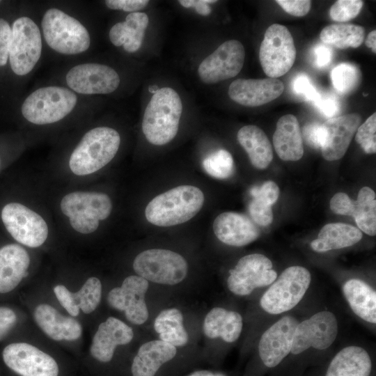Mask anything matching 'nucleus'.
I'll return each instance as SVG.
<instances>
[{
	"label": "nucleus",
	"mask_w": 376,
	"mask_h": 376,
	"mask_svg": "<svg viewBox=\"0 0 376 376\" xmlns=\"http://www.w3.org/2000/svg\"><path fill=\"white\" fill-rule=\"evenodd\" d=\"M204 201V194L199 188L191 185L178 186L152 198L146 207V218L148 222L158 226L181 224L200 211Z\"/></svg>",
	"instance_id": "1"
},
{
	"label": "nucleus",
	"mask_w": 376,
	"mask_h": 376,
	"mask_svg": "<svg viewBox=\"0 0 376 376\" xmlns=\"http://www.w3.org/2000/svg\"><path fill=\"white\" fill-rule=\"evenodd\" d=\"M182 112V103L174 89L163 87L154 93L142 120V131L148 142L163 146L172 141L178 133Z\"/></svg>",
	"instance_id": "2"
},
{
	"label": "nucleus",
	"mask_w": 376,
	"mask_h": 376,
	"mask_svg": "<svg viewBox=\"0 0 376 376\" xmlns=\"http://www.w3.org/2000/svg\"><path fill=\"white\" fill-rule=\"evenodd\" d=\"M120 143V134L111 127L101 126L90 130L70 155V170L77 175L99 171L115 157Z\"/></svg>",
	"instance_id": "3"
},
{
	"label": "nucleus",
	"mask_w": 376,
	"mask_h": 376,
	"mask_svg": "<svg viewBox=\"0 0 376 376\" xmlns=\"http://www.w3.org/2000/svg\"><path fill=\"white\" fill-rule=\"evenodd\" d=\"M41 29L48 46L61 54H79L90 47L91 36L86 26L59 8H50L45 12Z\"/></svg>",
	"instance_id": "4"
},
{
	"label": "nucleus",
	"mask_w": 376,
	"mask_h": 376,
	"mask_svg": "<svg viewBox=\"0 0 376 376\" xmlns=\"http://www.w3.org/2000/svg\"><path fill=\"white\" fill-rule=\"evenodd\" d=\"M77 95L68 87L47 86L31 93L21 106L22 116L29 123L42 125L65 118L76 107Z\"/></svg>",
	"instance_id": "5"
},
{
	"label": "nucleus",
	"mask_w": 376,
	"mask_h": 376,
	"mask_svg": "<svg viewBox=\"0 0 376 376\" xmlns=\"http://www.w3.org/2000/svg\"><path fill=\"white\" fill-rule=\"evenodd\" d=\"M311 281V273L305 267L295 265L286 268L261 297L260 307L272 315L292 309L305 295Z\"/></svg>",
	"instance_id": "6"
},
{
	"label": "nucleus",
	"mask_w": 376,
	"mask_h": 376,
	"mask_svg": "<svg viewBox=\"0 0 376 376\" xmlns=\"http://www.w3.org/2000/svg\"><path fill=\"white\" fill-rule=\"evenodd\" d=\"M111 209L110 198L99 192L70 193L61 202V210L69 217L71 226L83 234H89L96 230L99 221L107 219Z\"/></svg>",
	"instance_id": "7"
},
{
	"label": "nucleus",
	"mask_w": 376,
	"mask_h": 376,
	"mask_svg": "<svg viewBox=\"0 0 376 376\" xmlns=\"http://www.w3.org/2000/svg\"><path fill=\"white\" fill-rule=\"evenodd\" d=\"M138 276L148 281L173 285L187 276L188 265L180 254L164 249H150L139 253L133 262Z\"/></svg>",
	"instance_id": "8"
},
{
	"label": "nucleus",
	"mask_w": 376,
	"mask_h": 376,
	"mask_svg": "<svg viewBox=\"0 0 376 376\" xmlns=\"http://www.w3.org/2000/svg\"><path fill=\"white\" fill-rule=\"evenodd\" d=\"M11 29L10 66L16 75L25 76L34 69L41 57V31L37 24L27 16L17 18Z\"/></svg>",
	"instance_id": "9"
},
{
	"label": "nucleus",
	"mask_w": 376,
	"mask_h": 376,
	"mask_svg": "<svg viewBox=\"0 0 376 376\" xmlns=\"http://www.w3.org/2000/svg\"><path fill=\"white\" fill-rule=\"evenodd\" d=\"M296 48L290 31L283 25L273 24L266 30L259 52L264 72L269 78L281 77L293 65Z\"/></svg>",
	"instance_id": "10"
},
{
	"label": "nucleus",
	"mask_w": 376,
	"mask_h": 376,
	"mask_svg": "<svg viewBox=\"0 0 376 376\" xmlns=\"http://www.w3.org/2000/svg\"><path fill=\"white\" fill-rule=\"evenodd\" d=\"M276 278L272 261L263 254L252 253L242 257L230 270L227 286L234 295L246 296L256 288L271 285Z\"/></svg>",
	"instance_id": "11"
},
{
	"label": "nucleus",
	"mask_w": 376,
	"mask_h": 376,
	"mask_svg": "<svg viewBox=\"0 0 376 376\" xmlns=\"http://www.w3.org/2000/svg\"><path fill=\"white\" fill-rule=\"evenodd\" d=\"M1 219L11 236L27 246L38 247L47 237L48 227L43 218L21 203L6 205L1 211Z\"/></svg>",
	"instance_id": "12"
},
{
	"label": "nucleus",
	"mask_w": 376,
	"mask_h": 376,
	"mask_svg": "<svg viewBox=\"0 0 376 376\" xmlns=\"http://www.w3.org/2000/svg\"><path fill=\"white\" fill-rule=\"evenodd\" d=\"M68 88L76 94L100 95L114 92L120 79L110 66L97 63H84L71 68L65 75Z\"/></svg>",
	"instance_id": "13"
},
{
	"label": "nucleus",
	"mask_w": 376,
	"mask_h": 376,
	"mask_svg": "<svg viewBox=\"0 0 376 376\" xmlns=\"http://www.w3.org/2000/svg\"><path fill=\"white\" fill-rule=\"evenodd\" d=\"M338 330V322L333 313L318 312L298 323L290 352L299 354L311 347L325 350L335 341Z\"/></svg>",
	"instance_id": "14"
},
{
	"label": "nucleus",
	"mask_w": 376,
	"mask_h": 376,
	"mask_svg": "<svg viewBox=\"0 0 376 376\" xmlns=\"http://www.w3.org/2000/svg\"><path fill=\"white\" fill-rule=\"evenodd\" d=\"M244 58L242 44L236 40H227L203 60L198 68V76L207 84L230 79L240 72Z\"/></svg>",
	"instance_id": "15"
},
{
	"label": "nucleus",
	"mask_w": 376,
	"mask_h": 376,
	"mask_svg": "<svg viewBox=\"0 0 376 376\" xmlns=\"http://www.w3.org/2000/svg\"><path fill=\"white\" fill-rule=\"evenodd\" d=\"M149 282L138 276L126 277L121 286L113 288L108 294L107 301L113 308L123 311L131 323L140 325L145 323L148 317V309L145 297Z\"/></svg>",
	"instance_id": "16"
},
{
	"label": "nucleus",
	"mask_w": 376,
	"mask_h": 376,
	"mask_svg": "<svg viewBox=\"0 0 376 376\" xmlns=\"http://www.w3.org/2000/svg\"><path fill=\"white\" fill-rule=\"evenodd\" d=\"M2 355L6 365L21 376H58L56 361L32 345L11 343L4 348Z\"/></svg>",
	"instance_id": "17"
},
{
	"label": "nucleus",
	"mask_w": 376,
	"mask_h": 376,
	"mask_svg": "<svg viewBox=\"0 0 376 376\" xmlns=\"http://www.w3.org/2000/svg\"><path fill=\"white\" fill-rule=\"evenodd\" d=\"M298 323L293 316H283L263 334L258 353L265 366L276 367L290 353Z\"/></svg>",
	"instance_id": "18"
},
{
	"label": "nucleus",
	"mask_w": 376,
	"mask_h": 376,
	"mask_svg": "<svg viewBox=\"0 0 376 376\" xmlns=\"http://www.w3.org/2000/svg\"><path fill=\"white\" fill-rule=\"evenodd\" d=\"M376 196L368 187H362L356 201L343 192L336 194L330 201V208L336 214L352 216L361 231L376 234Z\"/></svg>",
	"instance_id": "19"
},
{
	"label": "nucleus",
	"mask_w": 376,
	"mask_h": 376,
	"mask_svg": "<svg viewBox=\"0 0 376 376\" xmlns=\"http://www.w3.org/2000/svg\"><path fill=\"white\" fill-rule=\"evenodd\" d=\"M283 91L284 84L278 79H238L230 84L228 93L234 102L254 107L276 99Z\"/></svg>",
	"instance_id": "20"
},
{
	"label": "nucleus",
	"mask_w": 376,
	"mask_h": 376,
	"mask_svg": "<svg viewBox=\"0 0 376 376\" xmlns=\"http://www.w3.org/2000/svg\"><path fill=\"white\" fill-rule=\"evenodd\" d=\"M361 121L358 113H349L329 118L323 123L326 136L321 150L326 160H337L345 154Z\"/></svg>",
	"instance_id": "21"
},
{
	"label": "nucleus",
	"mask_w": 376,
	"mask_h": 376,
	"mask_svg": "<svg viewBox=\"0 0 376 376\" xmlns=\"http://www.w3.org/2000/svg\"><path fill=\"white\" fill-rule=\"evenodd\" d=\"M133 337L130 326L118 318L109 317L99 325L93 336L91 354L101 362L110 361L117 346L130 343Z\"/></svg>",
	"instance_id": "22"
},
{
	"label": "nucleus",
	"mask_w": 376,
	"mask_h": 376,
	"mask_svg": "<svg viewBox=\"0 0 376 376\" xmlns=\"http://www.w3.org/2000/svg\"><path fill=\"white\" fill-rule=\"evenodd\" d=\"M214 235L221 242L233 246H243L260 235L258 228L246 215L226 212L218 215L213 223Z\"/></svg>",
	"instance_id": "23"
},
{
	"label": "nucleus",
	"mask_w": 376,
	"mask_h": 376,
	"mask_svg": "<svg viewBox=\"0 0 376 376\" xmlns=\"http://www.w3.org/2000/svg\"><path fill=\"white\" fill-rule=\"evenodd\" d=\"M54 292L61 305L70 315L76 317L80 309L86 314L95 310L101 299L102 283L97 278L91 277L77 292H70L63 285L55 286Z\"/></svg>",
	"instance_id": "24"
},
{
	"label": "nucleus",
	"mask_w": 376,
	"mask_h": 376,
	"mask_svg": "<svg viewBox=\"0 0 376 376\" xmlns=\"http://www.w3.org/2000/svg\"><path fill=\"white\" fill-rule=\"evenodd\" d=\"M34 319L43 332L54 340H75L81 335V326L75 319L61 315L49 304L38 305Z\"/></svg>",
	"instance_id": "25"
},
{
	"label": "nucleus",
	"mask_w": 376,
	"mask_h": 376,
	"mask_svg": "<svg viewBox=\"0 0 376 376\" xmlns=\"http://www.w3.org/2000/svg\"><path fill=\"white\" fill-rule=\"evenodd\" d=\"M177 354L175 346L161 340L142 344L133 359L132 376H155L160 367L173 359Z\"/></svg>",
	"instance_id": "26"
},
{
	"label": "nucleus",
	"mask_w": 376,
	"mask_h": 376,
	"mask_svg": "<svg viewBox=\"0 0 376 376\" xmlns=\"http://www.w3.org/2000/svg\"><path fill=\"white\" fill-rule=\"evenodd\" d=\"M29 263V256L21 246L12 244L0 249V293L17 286L26 276Z\"/></svg>",
	"instance_id": "27"
},
{
	"label": "nucleus",
	"mask_w": 376,
	"mask_h": 376,
	"mask_svg": "<svg viewBox=\"0 0 376 376\" xmlns=\"http://www.w3.org/2000/svg\"><path fill=\"white\" fill-rule=\"evenodd\" d=\"M273 145L282 160L297 161L302 157V135L295 116L286 114L278 120L273 135Z\"/></svg>",
	"instance_id": "28"
},
{
	"label": "nucleus",
	"mask_w": 376,
	"mask_h": 376,
	"mask_svg": "<svg viewBox=\"0 0 376 376\" xmlns=\"http://www.w3.org/2000/svg\"><path fill=\"white\" fill-rule=\"evenodd\" d=\"M242 327V315L222 307H214L210 310L203 323V331L206 337L211 339L220 338L229 343L235 342L240 338Z\"/></svg>",
	"instance_id": "29"
},
{
	"label": "nucleus",
	"mask_w": 376,
	"mask_h": 376,
	"mask_svg": "<svg viewBox=\"0 0 376 376\" xmlns=\"http://www.w3.org/2000/svg\"><path fill=\"white\" fill-rule=\"evenodd\" d=\"M372 361L361 347L350 345L340 350L331 361L325 376H370Z\"/></svg>",
	"instance_id": "30"
},
{
	"label": "nucleus",
	"mask_w": 376,
	"mask_h": 376,
	"mask_svg": "<svg viewBox=\"0 0 376 376\" xmlns=\"http://www.w3.org/2000/svg\"><path fill=\"white\" fill-rule=\"evenodd\" d=\"M361 231L343 223H332L324 226L318 237L311 243V249L319 253L351 246L362 238Z\"/></svg>",
	"instance_id": "31"
},
{
	"label": "nucleus",
	"mask_w": 376,
	"mask_h": 376,
	"mask_svg": "<svg viewBox=\"0 0 376 376\" xmlns=\"http://www.w3.org/2000/svg\"><path fill=\"white\" fill-rule=\"evenodd\" d=\"M237 138L254 167L265 169L269 166L273 159L272 147L260 128L253 125H245L239 130Z\"/></svg>",
	"instance_id": "32"
},
{
	"label": "nucleus",
	"mask_w": 376,
	"mask_h": 376,
	"mask_svg": "<svg viewBox=\"0 0 376 376\" xmlns=\"http://www.w3.org/2000/svg\"><path fill=\"white\" fill-rule=\"evenodd\" d=\"M344 296L352 311L364 321L376 322V292L368 283L357 279L347 281Z\"/></svg>",
	"instance_id": "33"
},
{
	"label": "nucleus",
	"mask_w": 376,
	"mask_h": 376,
	"mask_svg": "<svg viewBox=\"0 0 376 376\" xmlns=\"http://www.w3.org/2000/svg\"><path fill=\"white\" fill-rule=\"evenodd\" d=\"M153 326L159 340L175 347L185 346L189 341L183 315L178 308H167L160 311L154 320Z\"/></svg>",
	"instance_id": "34"
},
{
	"label": "nucleus",
	"mask_w": 376,
	"mask_h": 376,
	"mask_svg": "<svg viewBox=\"0 0 376 376\" xmlns=\"http://www.w3.org/2000/svg\"><path fill=\"white\" fill-rule=\"evenodd\" d=\"M365 29L353 24H334L325 26L320 34L323 44L338 49L359 47L364 40Z\"/></svg>",
	"instance_id": "35"
},
{
	"label": "nucleus",
	"mask_w": 376,
	"mask_h": 376,
	"mask_svg": "<svg viewBox=\"0 0 376 376\" xmlns=\"http://www.w3.org/2000/svg\"><path fill=\"white\" fill-rule=\"evenodd\" d=\"M148 22L149 18L144 13H131L126 16L122 22L126 39L123 47L126 52L133 53L141 47Z\"/></svg>",
	"instance_id": "36"
},
{
	"label": "nucleus",
	"mask_w": 376,
	"mask_h": 376,
	"mask_svg": "<svg viewBox=\"0 0 376 376\" xmlns=\"http://www.w3.org/2000/svg\"><path fill=\"white\" fill-rule=\"evenodd\" d=\"M361 74L358 67L350 63H342L335 66L331 72L334 89L340 95H347L357 88Z\"/></svg>",
	"instance_id": "37"
},
{
	"label": "nucleus",
	"mask_w": 376,
	"mask_h": 376,
	"mask_svg": "<svg viewBox=\"0 0 376 376\" xmlns=\"http://www.w3.org/2000/svg\"><path fill=\"white\" fill-rule=\"evenodd\" d=\"M205 172L217 179H226L234 172V162L231 154L224 149L212 153L203 161Z\"/></svg>",
	"instance_id": "38"
},
{
	"label": "nucleus",
	"mask_w": 376,
	"mask_h": 376,
	"mask_svg": "<svg viewBox=\"0 0 376 376\" xmlns=\"http://www.w3.org/2000/svg\"><path fill=\"white\" fill-rule=\"evenodd\" d=\"M376 113H373L367 120L359 126L355 136L356 141L365 152H376Z\"/></svg>",
	"instance_id": "39"
},
{
	"label": "nucleus",
	"mask_w": 376,
	"mask_h": 376,
	"mask_svg": "<svg viewBox=\"0 0 376 376\" xmlns=\"http://www.w3.org/2000/svg\"><path fill=\"white\" fill-rule=\"evenodd\" d=\"M363 5L361 0H338L331 6L329 16L336 22H347L359 15Z\"/></svg>",
	"instance_id": "40"
},
{
	"label": "nucleus",
	"mask_w": 376,
	"mask_h": 376,
	"mask_svg": "<svg viewBox=\"0 0 376 376\" xmlns=\"http://www.w3.org/2000/svg\"><path fill=\"white\" fill-rule=\"evenodd\" d=\"M292 88L295 94L313 104L320 95L309 77L305 74H299L295 77L292 83Z\"/></svg>",
	"instance_id": "41"
},
{
	"label": "nucleus",
	"mask_w": 376,
	"mask_h": 376,
	"mask_svg": "<svg viewBox=\"0 0 376 376\" xmlns=\"http://www.w3.org/2000/svg\"><path fill=\"white\" fill-rule=\"evenodd\" d=\"M253 198L272 206L279 198V189L277 185L271 180L266 181L260 187H253L250 190Z\"/></svg>",
	"instance_id": "42"
},
{
	"label": "nucleus",
	"mask_w": 376,
	"mask_h": 376,
	"mask_svg": "<svg viewBox=\"0 0 376 376\" xmlns=\"http://www.w3.org/2000/svg\"><path fill=\"white\" fill-rule=\"evenodd\" d=\"M302 135L308 146L321 148L324 142L326 132L323 124L313 122L304 126Z\"/></svg>",
	"instance_id": "43"
},
{
	"label": "nucleus",
	"mask_w": 376,
	"mask_h": 376,
	"mask_svg": "<svg viewBox=\"0 0 376 376\" xmlns=\"http://www.w3.org/2000/svg\"><path fill=\"white\" fill-rule=\"evenodd\" d=\"M251 217L257 224L266 226L273 220L272 206L266 205L258 200L253 199L249 205Z\"/></svg>",
	"instance_id": "44"
},
{
	"label": "nucleus",
	"mask_w": 376,
	"mask_h": 376,
	"mask_svg": "<svg viewBox=\"0 0 376 376\" xmlns=\"http://www.w3.org/2000/svg\"><path fill=\"white\" fill-rule=\"evenodd\" d=\"M11 37V26L5 19L0 18V68L8 61Z\"/></svg>",
	"instance_id": "45"
},
{
	"label": "nucleus",
	"mask_w": 376,
	"mask_h": 376,
	"mask_svg": "<svg viewBox=\"0 0 376 376\" xmlns=\"http://www.w3.org/2000/svg\"><path fill=\"white\" fill-rule=\"evenodd\" d=\"M313 104L321 113L329 118H334L340 110V104L338 100L331 94H320Z\"/></svg>",
	"instance_id": "46"
},
{
	"label": "nucleus",
	"mask_w": 376,
	"mask_h": 376,
	"mask_svg": "<svg viewBox=\"0 0 376 376\" xmlns=\"http://www.w3.org/2000/svg\"><path fill=\"white\" fill-rule=\"evenodd\" d=\"M276 2L286 13L296 17L306 15L311 6V1L308 0H277Z\"/></svg>",
	"instance_id": "47"
},
{
	"label": "nucleus",
	"mask_w": 376,
	"mask_h": 376,
	"mask_svg": "<svg viewBox=\"0 0 376 376\" xmlns=\"http://www.w3.org/2000/svg\"><path fill=\"white\" fill-rule=\"evenodd\" d=\"M149 3L148 0H106L107 7L111 10L135 13L145 8Z\"/></svg>",
	"instance_id": "48"
},
{
	"label": "nucleus",
	"mask_w": 376,
	"mask_h": 376,
	"mask_svg": "<svg viewBox=\"0 0 376 376\" xmlns=\"http://www.w3.org/2000/svg\"><path fill=\"white\" fill-rule=\"evenodd\" d=\"M313 63L318 68L327 66L332 58V50L327 45L318 44L313 49Z\"/></svg>",
	"instance_id": "49"
},
{
	"label": "nucleus",
	"mask_w": 376,
	"mask_h": 376,
	"mask_svg": "<svg viewBox=\"0 0 376 376\" xmlns=\"http://www.w3.org/2000/svg\"><path fill=\"white\" fill-rule=\"evenodd\" d=\"M16 315L7 307H0V340L3 338L15 325Z\"/></svg>",
	"instance_id": "50"
},
{
	"label": "nucleus",
	"mask_w": 376,
	"mask_h": 376,
	"mask_svg": "<svg viewBox=\"0 0 376 376\" xmlns=\"http://www.w3.org/2000/svg\"><path fill=\"white\" fill-rule=\"evenodd\" d=\"M179 3L185 8H194L201 15L207 16L210 14L212 10L210 3L217 2L214 0H180Z\"/></svg>",
	"instance_id": "51"
},
{
	"label": "nucleus",
	"mask_w": 376,
	"mask_h": 376,
	"mask_svg": "<svg viewBox=\"0 0 376 376\" xmlns=\"http://www.w3.org/2000/svg\"><path fill=\"white\" fill-rule=\"evenodd\" d=\"M366 45L370 48L371 50L375 54L376 53V31L373 30L370 31L367 36L366 40Z\"/></svg>",
	"instance_id": "52"
},
{
	"label": "nucleus",
	"mask_w": 376,
	"mask_h": 376,
	"mask_svg": "<svg viewBox=\"0 0 376 376\" xmlns=\"http://www.w3.org/2000/svg\"><path fill=\"white\" fill-rule=\"evenodd\" d=\"M188 376H226L221 373L212 372L206 370H197L191 373Z\"/></svg>",
	"instance_id": "53"
},
{
	"label": "nucleus",
	"mask_w": 376,
	"mask_h": 376,
	"mask_svg": "<svg viewBox=\"0 0 376 376\" xmlns=\"http://www.w3.org/2000/svg\"><path fill=\"white\" fill-rule=\"evenodd\" d=\"M159 89V88L157 87V86H151L149 87V91L153 94L155 93Z\"/></svg>",
	"instance_id": "54"
},
{
	"label": "nucleus",
	"mask_w": 376,
	"mask_h": 376,
	"mask_svg": "<svg viewBox=\"0 0 376 376\" xmlns=\"http://www.w3.org/2000/svg\"><path fill=\"white\" fill-rule=\"evenodd\" d=\"M0 2H1V1H0Z\"/></svg>",
	"instance_id": "55"
}]
</instances>
